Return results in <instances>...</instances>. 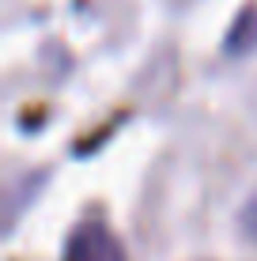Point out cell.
I'll return each mask as SVG.
<instances>
[{"mask_svg":"<svg viewBox=\"0 0 257 261\" xmlns=\"http://www.w3.org/2000/svg\"><path fill=\"white\" fill-rule=\"evenodd\" d=\"M61 261H125V250H121L118 235H113L106 223L83 220V223H76V227L68 231Z\"/></svg>","mask_w":257,"mask_h":261,"instance_id":"6da1fadb","label":"cell"},{"mask_svg":"<svg viewBox=\"0 0 257 261\" xmlns=\"http://www.w3.org/2000/svg\"><path fill=\"white\" fill-rule=\"evenodd\" d=\"M238 223H242V231L257 242V186L250 190V197H246V204H242V212H238Z\"/></svg>","mask_w":257,"mask_h":261,"instance_id":"7a4b0ae2","label":"cell"}]
</instances>
